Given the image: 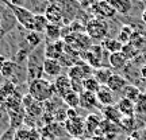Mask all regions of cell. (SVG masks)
Listing matches in <instances>:
<instances>
[{
	"label": "cell",
	"instance_id": "cell-21",
	"mask_svg": "<svg viewBox=\"0 0 146 140\" xmlns=\"http://www.w3.org/2000/svg\"><path fill=\"white\" fill-rule=\"evenodd\" d=\"M25 112H26V114L29 117L34 119V117H41L42 114L45 113V109H43V104H42V103L34 100L31 104H30V106H27V108L25 109Z\"/></svg>",
	"mask_w": 146,
	"mask_h": 140
},
{
	"label": "cell",
	"instance_id": "cell-34",
	"mask_svg": "<svg viewBox=\"0 0 146 140\" xmlns=\"http://www.w3.org/2000/svg\"><path fill=\"white\" fill-rule=\"evenodd\" d=\"M80 3H81V5L83 7H92V5L98 1V0H78Z\"/></svg>",
	"mask_w": 146,
	"mask_h": 140
},
{
	"label": "cell",
	"instance_id": "cell-42",
	"mask_svg": "<svg viewBox=\"0 0 146 140\" xmlns=\"http://www.w3.org/2000/svg\"><path fill=\"white\" fill-rule=\"evenodd\" d=\"M145 94H146V88H145Z\"/></svg>",
	"mask_w": 146,
	"mask_h": 140
},
{
	"label": "cell",
	"instance_id": "cell-2",
	"mask_svg": "<svg viewBox=\"0 0 146 140\" xmlns=\"http://www.w3.org/2000/svg\"><path fill=\"white\" fill-rule=\"evenodd\" d=\"M29 94L31 96L35 101L39 103H46L47 100L53 99L56 96V89L54 83L49 82L45 78H38L29 83Z\"/></svg>",
	"mask_w": 146,
	"mask_h": 140
},
{
	"label": "cell",
	"instance_id": "cell-23",
	"mask_svg": "<svg viewBox=\"0 0 146 140\" xmlns=\"http://www.w3.org/2000/svg\"><path fill=\"white\" fill-rule=\"evenodd\" d=\"M62 101L68 108L76 109L80 106V94L77 92H74V90H70L69 93H66L62 97Z\"/></svg>",
	"mask_w": 146,
	"mask_h": 140
},
{
	"label": "cell",
	"instance_id": "cell-43",
	"mask_svg": "<svg viewBox=\"0 0 146 140\" xmlns=\"http://www.w3.org/2000/svg\"><path fill=\"white\" fill-rule=\"evenodd\" d=\"M98 1H99V0H98Z\"/></svg>",
	"mask_w": 146,
	"mask_h": 140
},
{
	"label": "cell",
	"instance_id": "cell-29",
	"mask_svg": "<svg viewBox=\"0 0 146 140\" xmlns=\"http://www.w3.org/2000/svg\"><path fill=\"white\" fill-rule=\"evenodd\" d=\"M14 69H15V63L5 61V63L3 65V68L0 69V73H1V76H4V77H11V76L14 74Z\"/></svg>",
	"mask_w": 146,
	"mask_h": 140
},
{
	"label": "cell",
	"instance_id": "cell-32",
	"mask_svg": "<svg viewBox=\"0 0 146 140\" xmlns=\"http://www.w3.org/2000/svg\"><path fill=\"white\" fill-rule=\"evenodd\" d=\"M14 136H15V129L12 128H7V129L0 135V140H14Z\"/></svg>",
	"mask_w": 146,
	"mask_h": 140
},
{
	"label": "cell",
	"instance_id": "cell-37",
	"mask_svg": "<svg viewBox=\"0 0 146 140\" xmlns=\"http://www.w3.org/2000/svg\"><path fill=\"white\" fill-rule=\"evenodd\" d=\"M141 140H146V125L142 128V131H141Z\"/></svg>",
	"mask_w": 146,
	"mask_h": 140
},
{
	"label": "cell",
	"instance_id": "cell-22",
	"mask_svg": "<svg viewBox=\"0 0 146 140\" xmlns=\"http://www.w3.org/2000/svg\"><path fill=\"white\" fill-rule=\"evenodd\" d=\"M102 46L104 49V51L110 53V54H114V53L122 51L123 45H122L118 39H115V38H108V39H104V41H103Z\"/></svg>",
	"mask_w": 146,
	"mask_h": 140
},
{
	"label": "cell",
	"instance_id": "cell-36",
	"mask_svg": "<svg viewBox=\"0 0 146 140\" xmlns=\"http://www.w3.org/2000/svg\"><path fill=\"white\" fill-rule=\"evenodd\" d=\"M92 140H108L106 136H102V135H95L92 136Z\"/></svg>",
	"mask_w": 146,
	"mask_h": 140
},
{
	"label": "cell",
	"instance_id": "cell-39",
	"mask_svg": "<svg viewBox=\"0 0 146 140\" xmlns=\"http://www.w3.org/2000/svg\"><path fill=\"white\" fill-rule=\"evenodd\" d=\"M84 140H92V137H87V139H84Z\"/></svg>",
	"mask_w": 146,
	"mask_h": 140
},
{
	"label": "cell",
	"instance_id": "cell-28",
	"mask_svg": "<svg viewBox=\"0 0 146 140\" xmlns=\"http://www.w3.org/2000/svg\"><path fill=\"white\" fill-rule=\"evenodd\" d=\"M26 41L30 43L31 49H35V47L41 46L42 45V38L41 34L36 31H29V34L26 35Z\"/></svg>",
	"mask_w": 146,
	"mask_h": 140
},
{
	"label": "cell",
	"instance_id": "cell-41",
	"mask_svg": "<svg viewBox=\"0 0 146 140\" xmlns=\"http://www.w3.org/2000/svg\"><path fill=\"white\" fill-rule=\"evenodd\" d=\"M0 23H1V14H0Z\"/></svg>",
	"mask_w": 146,
	"mask_h": 140
},
{
	"label": "cell",
	"instance_id": "cell-7",
	"mask_svg": "<svg viewBox=\"0 0 146 140\" xmlns=\"http://www.w3.org/2000/svg\"><path fill=\"white\" fill-rule=\"evenodd\" d=\"M92 11L95 14V18H99V19H110V18H114L116 11L111 7V5L106 1V0H99L96 1L92 7Z\"/></svg>",
	"mask_w": 146,
	"mask_h": 140
},
{
	"label": "cell",
	"instance_id": "cell-3",
	"mask_svg": "<svg viewBox=\"0 0 146 140\" xmlns=\"http://www.w3.org/2000/svg\"><path fill=\"white\" fill-rule=\"evenodd\" d=\"M108 22L104 19H99V18H94L89 19L85 24V32L91 39H96V41H102L108 35Z\"/></svg>",
	"mask_w": 146,
	"mask_h": 140
},
{
	"label": "cell",
	"instance_id": "cell-1",
	"mask_svg": "<svg viewBox=\"0 0 146 140\" xmlns=\"http://www.w3.org/2000/svg\"><path fill=\"white\" fill-rule=\"evenodd\" d=\"M45 45L42 43L41 46L33 49L30 55L27 58V77L31 82L34 80L42 78L43 74V62H45Z\"/></svg>",
	"mask_w": 146,
	"mask_h": 140
},
{
	"label": "cell",
	"instance_id": "cell-20",
	"mask_svg": "<svg viewBox=\"0 0 146 140\" xmlns=\"http://www.w3.org/2000/svg\"><path fill=\"white\" fill-rule=\"evenodd\" d=\"M45 16L47 18V20L50 22V23H58V22H61V19H62V11H61L58 4H50V5H47Z\"/></svg>",
	"mask_w": 146,
	"mask_h": 140
},
{
	"label": "cell",
	"instance_id": "cell-13",
	"mask_svg": "<svg viewBox=\"0 0 146 140\" xmlns=\"http://www.w3.org/2000/svg\"><path fill=\"white\" fill-rule=\"evenodd\" d=\"M61 72H62V66L60 61L57 59H50V58H46L45 62H43V73L46 76H50V77H56L61 76Z\"/></svg>",
	"mask_w": 146,
	"mask_h": 140
},
{
	"label": "cell",
	"instance_id": "cell-17",
	"mask_svg": "<svg viewBox=\"0 0 146 140\" xmlns=\"http://www.w3.org/2000/svg\"><path fill=\"white\" fill-rule=\"evenodd\" d=\"M127 61H129V59L126 58V55L122 51L114 53V54H110V57H108L110 68L115 69V70H120V69H123L126 66Z\"/></svg>",
	"mask_w": 146,
	"mask_h": 140
},
{
	"label": "cell",
	"instance_id": "cell-12",
	"mask_svg": "<svg viewBox=\"0 0 146 140\" xmlns=\"http://www.w3.org/2000/svg\"><path fill=\"white\" fill-rule=\"evenodd\" d=\"M96 96H98V101H99L100 105H103V106L114 105L115 93L108 88V86H107V85H103V86L99 89V92L96 93Z\"/></svg>",
	"mask_w": 146,
	"mask_h": 140
},
{
	"label": "cell",
	"instance_id": "cell-6",
	"mask_svg": "<svg viewBox=\"0 0 146 140\" xmlns=\"http://www.w3.org/2000/svg\"><path fill=\"white\" fill-rule=\"evenodd\" d=\"M64 53H65V42L62 39L54 41V42L47 41L45 43V57L46 58L60 61V58L62 57Z\"/></svg>",
	"mask_w": 146,
	"mask_h": 140
},
{
	"label": "cell",
	"instance_id": "cell-38",
	"mask_svg": "<svg viewBox=\"0 0 146 140\" xmlns=\"http://www.w3.org/2000/svg\"><path fill=\"white\" fill-rule=\"evenodd\" d=\"M142 22L146 24V8L143 10V12H142Z\"/></svg>",
	"mask_w": 146,
	"mask_h": 140
},
{
	"label": "cell",
	"instance_id": "cell-31",
	"mask_svg": "<svg viewBox=\"0 0 146 140\" xmlns=\"http://www.w3.org/2000/svg\"><path fill=\"white\" fill-rule=\"evenodd\" d=\"M29 133H30V128H23V127H22V128L15 131L14 140H27Z\"/></svg>",
	"mask_w": 146,
	"mask_h": 140
},
{
	"label": "cell",
	"instance_id": "cell-19",
	"mask_svg": "<svg viewBox=\"0 0 146 140\" xmlns=\"http://www.w3.org/2000/svg\"><path fill=\"white\" fill-rule=\"evenodd\" d=\"M112 74H114V73H112L111 68H108V66H102V68H99V69H95L94 78L103 86V85H107V82H108V80L111 78Z\"/></svg>",
	"mask_w": 146,
	"mask_h": 140
},
{
	"label": "cell",
	"instance_id": "cell-15",
	"mask_svg": "<svg viewBox=\"0 0 146 140\" xmlns=\"http://www.w3.org/2000/svg\"><path fill=\"white\" fill-rule=\"evenodd\" d=\"M116 108L119 109L122 116H125V117H133L135 114V104L125 97L119 99V101L116 103Z\"/></svg>",
	"mask_w": 146,
	"mask_h": 140
},
{
	"label": "cell",
	"instance_id": "cell-10",
	"mask_svg": "<svg viewBox=\"0 0 146 140\" xmlns=\"http://www.w3.org/2000/svg\"><path fill=\"white\" fill-rule=\"evenodd\" d=\"M127 85H129V81H127L123 76L116 74V73H114V74L111 76V78H110L108 82H107V86H108L114 93H123V90L126 89Z\"/></svg>",
	"mask_w": 146,
	"mask_h": 140
},
{
	"label": "cell",
	"instance_id": "cell-25",
	"mask_svg": "<svg viewBox=\"0 0 146 140\" xmlns=\"http://www.w3.org/2000/svg\"><path fill=\"white\" fill-rule=\"evenodd\" d=\"M50 22L47 20V18L45 15H41V14H35V18H34V31L36 32H45L46 31L47 26H49Z\"/></svg>",
	"mask_w": 146,
	"mask_h": 140
},
{
	"label": "cell",
	"instance_id": "cell-24",
	"mask_svg": "<svg viewBox=\"0 0 146 140\" xmlns=\"http://www.w3.org/2000/svg\"><path fill=\"white\" fill-rule=\"evenodd\" d=\"M141 90L137 88V86H134V85H127L126 86V89L123 90V93H122V96L125 97V99L127 100H130V101H133L134 104H135L137 101L139 100V97H141Z\"/></svg>",
	"mask_w": 146,
	"mask_h": 140
},
{
	"label": "cell",
	"instance_id": "cell-4",
	"mask_svg": "<svg viewBox=\"0 0 146 140\" xmlns=\"http://www.w3.org/2000/svg\"><path fill=\"white\" fill-rule=\"evenodd\" d=\"M1 1L12 11V14L15 15L16 20L19 22L21 26H23L26 30H29V31H34V18H35V14H33L31 11L26 10L25 7L10 4L7 0H1Z\"/></svg>",
	"mask_w": 146,
	"mask_h": 140
},
{
	"label": "cell",
	"instance_id": "cell-26",
	"mask_svg": "<svg viewBox=\"0 0 146 140\" xmlns=\"http://www.w3.org/2000/svg\"><path fill=\"white\" fill-rule=\"evenodd\" d=\"M83 86H84V90H87V92H91V93H98L99 92V89L102 88V85H100L94 77H89V78H85L83 81Z\"/></svg>",
	"mask_w": 146,
	"mask_h": 140
},
{
	"label": "cell",
	"instance_id": "cell-11",
	"mask_svg": "<svg viewBox=\"0 0 146 140\" xmlns=\"http://www.w3.org/2000/svg\"><path fill=\"white\" fill-rule=\"evenodd\" d=\"M98 105H99V101H98L96 93H91V92H87V90L80 93V108L91 110L94 108H98Z\"/></svg>",
	"mask_w": 146,
	"mask_h": 140
},
{
	"label": "cell",
	"instance_id": "cell-8",
	"mask_svg": "<svg viewBox=\"0 0 146 140\" xmlns=\"http://www.w3.org/2000/svg\"><path fill=\"white\" fill-rule=\"evenodd\" d=\"M54 89H56V94L58 97L62 99L66 93H69L72 89V80L68 77V74H61L56 78L54 81Z\"/></svg>",
	"mask_w": 146,
	"mask_h": 140
},
{
	"label": "cell",
	"instance_id": "cell-33",
	"mask_svg": "<svg viewBox=\"0 0 146 140\" xmlns=\"http://www.w3.org/2000/svg\"><path fill=\"white\" fill-rule=\"evenodd\" d=\"M126 140H141V132L134 131L133 133H130V136H127Z\"/></svg>",
	"mask_w": 146,
	"mask_h": 140
},
{
	"label": "cell",
	"instance_id": "cell-5",
	"mask_svg": "<svg viewBox=\"0 0 146 140\" xmlns=\"http://www.w3.org/2000/svg\"><path fill=\"white\" fill-rule=\"evenodd\" d=\"M64 127H65V132L74 139H80L83 135H85V119H83L81 116L68 119Z\"/></svg>",
	"mask_w": 146,
	"mask_h": 140
},
{
	"label": "cell",
	"instance_id": "cell-16",
	"mask_svg": "<svg viewBox=\"0 0 146 140\" xmlns=\"http://www.w3.org/2000/svg\"><path fill=\"white\" fill-rule=\"evenodd\" d=\"M106 1L116 11V14H122V15L130 14L131 8H133L131 0H106Z\"/></svg>",
	"mask_w": 146,
	"mask_h": 140
},
{
	"label": "cell",
	"instance_id": "cell-14",
	"mask_svg": "<svg viewBox=\"0 0 146 140\" xmlns=\"http://www.w3.org/2000/svg\"><path fill=\"white\" fill-rule=\"evenodd\" d=\"M102 116H103V119L108 120L111 123H115V124H120V121L123 119V116L119 112V109L116 108L115 105L103 106L102 108Z\"/></svg>",
	"mask_w": 146,
	"mask_h": 140
},
{
	"label": "cell",
	"instance_id": "cell-27",
	"mask_svg": "<svg viewBox=\"0 0 146 140\" xmlns=\"http://www.w3.org/2000/svg\"><path fill=\"white\" fill-rule=\"evenodd\" d=\"M131 38H133V30H131V27L130 26H123L116 39H118L122 45H127V43H130Z\"/></svg>",
	"mask_w": 146,
	"mask_h": 140
},
{
	"label": "cell",
	"instance_id": "cell-30",
	"mask_svg": "<svg viewBox=\"0 0 146 140\" xmlns=\"http://www.w3.org/2000/svg\"><path fill=\"white\" fill-rule=\"evenodd\" d=\"M122 53L126 55L127 59H130V58H133L134 55H135L137 49L133 43H127V45H123V47H122Z\"/></svg>",
	"mask_w": 146,
	"mask_h": 140
},
{
	"label": "cell",
	"instance_id": "cell-18",
	"mask_svg": "<svg viewBox=\"0 0 146 140\" xmlns=\"http://www.w3.org/2000/svg\"><path fill=\"white\" fill-rule=\"evenodd\" d=\"M61 35H62V27L60 26V23H49L46 31H45L46 41L49 42L60 41Z\"/></svg>",
	"mask_w": 146,
	"mask_h": 140
},
{
	"label": "cell",
	"instance_id": "cell-35",
	"mask_svg": "<svg viewBox=\"0 0 146 140\" xmlns=\"http://www.w3.org/2000/svg\"><path fill=\"white\" fill-rule=\"evenodd\" d=\"M7 1L12 5H19V7H22V4H23L25 0H7Z\"/></svg>",
	"mask_w": 146,
	"mask_h": 140
},
{
	"label": "cell",
	"instance_id": "cell-40",
	"mask_svg": "<svg viewBox=\"0 0 146 140\" xmlns=\"http://www.w3.org/2000/svg\"><path fill=\"white\" fill-rule=\"evenodd\" d=\"M70 140H80V139H74V137H72V139H70Z\"/></svg>",
	"mask_w": 146,
	"mask_h": 140
},
{
	"label": "cell",
	"instance_id": "cell-9",
	"mask_svg": "<svg viewBox=\"0 0 146 140\" xmlns=\"http://www.w3.org/2000/svg\"><path fill=\"white\" fill-rule=\"evenodd\" d=\"M103 121V117L98 113H89L85 117V135L88 137L96 135V132L99 129L100 124Z\"/></svg>",
	"mask_w": 146,
	"mask_h": 140
}]
</instances>
